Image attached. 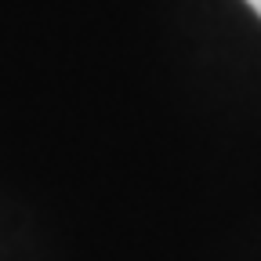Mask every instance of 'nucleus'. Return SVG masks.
Returning <instances> with one entry per match:
<instances>
[{"instance_id": "nucleus-1", "label": "nucleus", "mask_w": 261, "mask_h": 261, "mask_svg": "<svg viewBox=\"0 0 261 261\" xmlns=\"http://www.w3.org/2000/svg\"><path fill=\"white\" fill-rule=\"evenodd\" d=\"M247 4H250V8H254V11L261 15V0H247Z\"/></svg>"}]
</instances>
